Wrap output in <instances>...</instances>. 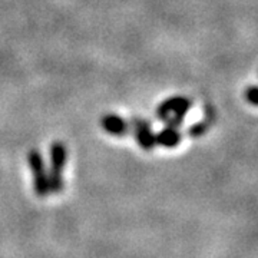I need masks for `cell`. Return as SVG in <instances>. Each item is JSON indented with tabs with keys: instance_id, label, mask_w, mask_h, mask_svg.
<instances>
[{
	"instance_id": "52a82bcc",
	"label": "cell",
	"mask_w": 258,
	"mask_h": 258,
	"mask_svg": "<svg viewBox=\"0 0 258 258\" xmlns=\"http://www.w3.org/2000/svg\"><path fill=\"white\" fill-rule=\"evenodd\" d=\"M211 120L214 122V108L211 106H207V111H205V119L198 122L192 125L191 128L188 129V135L191 138H198V137H203L204 134L207 132V129L210 128L211 125Z\"/></svg>"
},
{
	"instance_id": "5b68a950",
	"label": "cell",
	"mask_w": 258,
	"mask_h": 258,
	"mask_svg": "<svg viewBox=\"0 0 258 258\" xmlns=\"http://www.w3.org/2000/svg\"><path fill=\"white\" fill-rule=\"evenodd\" d=\"M191 106H192V102L191 99H188V98H185L182 96L181 98V101L179 103L176 105V108L172 111V113L168 116V119L165 120L166 125H169V126H174V128H179L181 125H182V122H184L185 115L188 113V111L191 109Z\"/></svg>"
},
{
	"instance_id": "3957f363",
	"label": "cell",
	"mask_w": 258,
	"mask_h": 258,
	"mask_svg": "<svg viewBox=\"0 0 258 258\" xmlns=\"http://www.w3.org/2000/svg\"><path fill=\"white\" fill-rule=\"evenodd\" d=\"M134 126V132L138 141V145L144 151H151L157 145V138L155 134L152 132V128L149 125L147 119H141V118H135L131 123Z\"/></svg>"
},
{
	"instance_id": "6da1fadb",
	"label": "cell",
	"mask_w": 258,
	"mask_h": 258,
	"mask_svg": "<svg viewBox=\"0 0 258 258\" xmlns=\"http://www.w3.org/2000/svg\"><path fill=\"white\" fill-rule=\"evenodd\" d=\"M68 159V151L62 142H55L50 147V172H49V191L52 194H59L63 189L64 182L62 172Z\"/></svg>"
},
{
	"instance_id": "8992f818",
	"label": "cell",
	"mask_w": 258,
	"mask_h": 258,
	"mask_svg": "<svg viewBox=\"0 0 258 258\" xmlns=\"http://www.w3.org/2000/svg\"><path fill=\"white\" fill-rule=\"evenodd\" d=\"M155 138H157V145H162L165 148H175L181 142V134L178 132V128L166 125L158 135H155Z\"/></svg>"
},
{
	"instance_id": "ba28073f",
	"label": "cell",
	"mask_w": 258,
	"mask_h": 258,
	"mask_svg": "<svg viewBox=\"0 0 258 258\" xmlns=\"http://www.w3.org/2000/svg\"><path fill=\"white\" fill-rule=\"evenodd\" d=\"M181 98H182V96H172V98H169V99H166V101L162 102V103L159 105V108H158V118L165 122V120L168 119V116H169V115L172 113V111L176 108V105L179 103Z\"/></svg>"
},
{
	"instance_id": "277c9868",
	"label": "cell",
	"mask_w": 258,
	"mask_h": 258,
	"mask_svg": "<svg viewBox=\"0 0 258 258\" xmlns=\"http://www.w3.org/2000/svg\"><path fill=\"white\" fill-rule=\"evenodd\" d=\"M102 128L113 137H125L128 134L129 126L126 120L116 113H108L102 118Z\"/></svg>"
},
{
	"instance_id": "7a4b0ae2",
	"label": "cell",
	"mask_w": 258,
	"mask_h": 258,
	"mask_svg": "<svg viewBox=\"0 0 258 258\" xmlns=\"http://www.w3.org/2000/svg\"><path fill=\"white\" fill-rule=\"evenodd\" d=\"M28 164L33 174V184H35V192L37 197H46L49 191V178H47L45 161L42 154L37 149H32L28 154Z\"/></svg>"
},
{
	"instance_id": "9c48e42d",
	"label": "cell",
	"mask_w": 258,
	"mask_h": 258,
	"mask_svg": "<svg viewBox=\"0 0 258 258\" xmlns=\"http://www.w3.org/2000/svg\"><path fill=\"white\" fill-rule=\"evenodd\" d=\"M245 99L251 103V105H257V86H249L248 89L245 91Z\"/></svg>"
}]
</instances>
